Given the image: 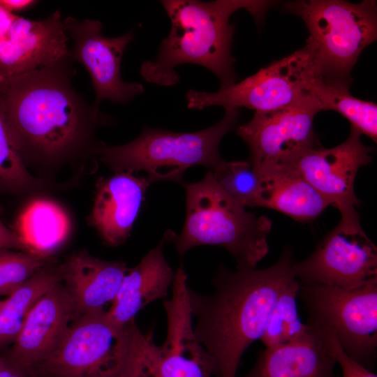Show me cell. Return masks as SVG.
<instances>
[{"label": "cell", "mask_w": 377, "mask_h": 377, "mask_svg": "<svg viewBox=\"0 0 377 377\" xmlns=\"http://www.w3.org/2000/svg\"><path fill=\"white\" fill-rule=\"evenodd\" d=\"M238 117V110H227L219 122L194 132L146 126L133 141L114 147L101 143L97 152L115 172L144 171L151 183L182 182L184 173L191 167L202 165L213 171L224 161L219 152V145Z\"/></svg>", "instance_id": "cell-6"}, {"label": "cell", "mask_w": 377, "mask_h": 377, "mask_svg": "<svg viewBox=\"0 0 377 377\" xmlns=\"http://www.w3.org/2000/svg\"><path fill=\"white\" fill-rule=\"evenodd\" d=\"M3 303V300H0V311H1Z\"/></svg>", "instance_id": "cell-36"}, {"label": "cell", "mask_w": 377, "mask_h": 377, "mask_svg": "<svg viewBox=\"0 0 377 377\" xmlns=\"http://www.w3.org/2000/svg\"><path fill=\"white\" fill-rule=\"evenodd\" d=\"M59 10L32 20L17 16L0 40V80L71 59Z\"/></svg>", "instance_id": "cell-15"}, {"label": "cell", "mask_w": 377, "mask_h": 377, "mask_svg": "<svg viewBox=\"0 0 377 377\" xmlns=\"http://www.w3.org/2000/svg\"><path fill=\"white\" fill-rule=\"evenodd\" d=\"M161 3L170 20V31L161 41L156 59L142 64V77L148 82L170 87L179 80L175 71L178 66L197 64L218 77L221 89L237 80L235 59L231 54L235 26L230 23V17L244 9L260 23L276 3L246 0H163Z\"/></svg>", "instance_id": "cell-3"}, {"label": "cell", "mask_w": 377, "mask_h": 377, "mask_svg": "<svg viewBox=\"0 0 377 377\" xmlns=\"http://www.w3.org/2000/svg\"><path fill=\"white\" fill-rule=\"evenodd\" d=\"M47 260L48 257L32 253L0 249V295H9Z\"/></svg>", "instance_id": "cell-28"}, {"label": "cell", "mask_w": 377, "mask_h": 377, "mask_svg": "<svg viewBox=\"0 0 377 377\" xmlns=\"http://www.w3.org/2000/svg\"><path fill=\"white\" fill-rule=\"evenodd\" d=\"M63 23L73 40L72 60L81 63L90 75L95 91L93 107L96 112L104 100L124 104L144 92L142 84L124 82L121 75L122 56L135 37L133 31L110 38L102 34L103 25L98 20L67 17Z\"/></svg>", "instance_id": "cell-12"}, {"label": "cell", "mask_w": 377, "mask_h": 377, "mask_svg": "<svg viewBox=\"0 0 377 377\" xmlns=\"http://www.w3.org/2000/svg\"><path fill=\"white\" fill-rule=\"evenodd\" d=\"M151 184L147 176L130 172L98 181L89 222L105 244L116 246L129 237Z\"/></svg>", "instance_id": "cell-17"}, {"label": "cell", "mask_w": 377, "mask_h": 377, "mask_svg": "<svg viewBox=\"0 0 377 377\" xmlns=\"http://www.w3.org/2000/svg\"><path fill=\"white\" fill-rule=\"evenodd\" d=\"M37 1L34 0H0V7L6 11L13 13V11H20L27 9Z\"/></svg>", "instance_id": "cell-32"}, {"label": "cell", "mask_w": 377, "mask_h": 377, "mask_svg": "<svg viewBox=\"0 0 377 377\" xmlns=\"http://www.w3.org/2000/svg\"><path fill=\"white\" fill-rule=\"evenodd\" d=\"M72 59L0 80L11 138L23 158H60L80 145L104 116L87 104L71 84Z\"/></svg>", "instance_id": "cell-2"}, {"label": "cell", "mask_w": 377, "mask_h": 377, "mask_svg": "<svg viewBox=\"0 0 377 377\" xmlns=\"http://www.w3.org/2000/svg\"><path fill=\"white\" fill-rule=\"evenodd\" d=\"M294 270L302 283L354 288L377 280V248L363 230L357 212L341 214L312 253L295 262Z\"/></svg>", "instance_id": "cell-10"}, {"label": "cell", "mask_w": 377, "mask_h": 377, "mask_svg": "<svg viewBox=\"0 0 377 377\" xmlns=\"http://www.w3.org/2000/svg\"><path fill=\"white\" fill-rule=\"evenodd\" d=\"M320 333L342 371V377H377L371 370L351 358L342 348L334 333L320 327Z\"/></svg>", "instance_id": "cell-30"}, {"label": "cell", "mask_w": 377, "mask_h": 377, "mask_svg": "<svg viewBox=\"0 0 377 377\" xmlns=\"http://www.w3.org/2000/svg\"><path fill=\"white\" fill-rule=\"evenodd\" d=\"M6 362V359L4 358V357L2 355H0V371L2 369V368L5 365Z\"/></svg>", "instance_id": "cell-35"}, {"label": "cell", "mask_w": 377, "mask_h": 377, "mask_svg": "<svg viewBox=\"0 0 377 377\" xmlns=\"http://www.w3.org/2000/svg\"><path fill=\"white\" fill-rule=\"evenodd\" d=\"M0 249H8L29 252L15 230L0 219Z\"/></svg>", "instance_id": "cell-31"}, {"label": "cell", "mask_w": 377, "mask_h": 377, "mask_svg": "<svg viewBox=\"0 0 377 377\" xmlns=\"http://www.w3.org/2000/svg\"><path fill=\"white\" fill-rule=\"evenodd\" d=\"M260 176L258 207L278 211L300 223H308L331 206L312 186L292 171L274 170Z\"/></svg>", "instance_id": "cell-21"}, {"label": "cell", "mask_w": 377, "mask_h": 377, "mask_svg": "<svg viewBox=\"0 0 377 377\" xmlns=\"http://www.w3.org/2000/svg\"><path fill=\"white\" fill-rule=\"evenodd\" d=\"M309 324L331 330L343 350L370 370L377 353V280L354 288L300 283Z\"/></svg>", "instance_id": "cell-8"}, {"label": "cell", "mask_w": 377, "mask_h": 377, "mask_svg": "<svg viewBox=\"0 0 377 377\" xmlns=\"http://www.w3.org/2000/svg\"><path fill=\"white\" fill-rule=\"evenodd\" d=\"M317 77L311 55L304 45L217 91L188 90L187 107L202 110L221 106L225 110L246 108L255 112H272L311 95V86Z\"/></svg>", "instance_id": "cell-9"}, {"label": "cell", "mask_w": 377, "mask_h": 377, "mask_svg": "<svg viewBox=\"0 0 377 377\" xmlns=\"http://www.w3.org/2000/svg\"><path fill=\"white\" fill-rule=\"evenodd\" d=\"M61 281L60 266L46 265L3 300L0 311V350L14 343L34 306Z\"/></svg>", "instance_id": "cell-23"}, {"label": "cell", "mask_w": 377, "mask_h": 377, "mask_svg": "<svg viewBox=\"0 0 377 377\" xmlns=\"http://www.w3.org/2000/svg\"><path fill=\"white\" fill-rule=\"evenodd\" d=\"M37 184L11 138L0 102V191L20 192Z\"/></svg>", "instance_id": "cell-27"}, {"label": "cell", "mask_w": 377, "mask_h": 377, "mask_svg": "<svg viewBox=\"0 0 377 377\" xmlns=\"http://www.w3.org/2000/svg\"><path fill=\"white\" fill-rule=\"evenodd\" d=\"M310 325L301 339L265 348L244 377H337L334 355L319 329Z\"/></svg>", "instance_id": "cell-20"}, {"label": "cell", "mask_w": 377, "mask_h": 377, "mask_svg": "<svg viewBox=\"0 0 377 377\" xmlns=\"http://www.w3.org/2000/svg\"><path fill=\"white\" fill-rule=\"evenodd\" d=\"M350 128L348 138L332 148L311 147L278 170L292 171L312 186L341 214L354 212L360 201L354 184L360 168L372 161V147Z\"/></svg>", "instance_id": "cell-13"}, {"label": "cell", "mask_w": 377, "mask_h": 377, "mask_svg": "<svg viewBox=\"0 0 377 377\" xmlns=\"http://www.w3.org/2000/svg\"><path fill=\"white\" fill-rule=\"evenodd\" d=\"M16 17L17 15L8 13L0 7V40L6 35Z\"/></svg>", "instance_id": "cell-34"}, {"label": "cell", "mask_w": 377, "mask_h": 377, "mask_svg": "<svg viewBox=\"0 0 377 377\" xmlns=\"http://www.w3.org/2000/svg\"><path fill=\"white\" fill-rule=\"evenodd\" d=\"M70 229V220L64 209L45 199L29 202L13 228L29 253L45 257L65 242Z\"/></svg>", "instance_id": "cell-22"}, {"label": "cell", "mask_w": 377, "mask_h": 377, "mask_svg": "<svg viewBox=\"0 0 377 377\" xmlns=\"http://www.w3.org/2000/svg\"><path fill=\"white\" fill-rule=\"evenodd\" d=\"M77 317L73 299L60 282L34 306L13 346L2 355L31 371L55 350Z\"/></svg>", "instance_id": "cell-16"}, {"label": "cell", "mask_w": 377, "mask_h": 377, "mask_svg": "<svg viewBox=\"0 0 377 377\" xmlns=\"http://www.w3.org/2000/svg\"><path fill=\"white\" fill-rule=\"evenodd\" d=\"M151 333H142L121 377H161L153 360Z\"/></svg>", "instance_id": "cell-29"}, {"label": "cell", "mask_w": 377, "mask_h": 377, "mask_svg": "<svg viewBox=\"0 0 377 377\" xmlns=\"http://www.w3.org/2000/svg\"><path fill=\"white\" fill-rule=\"evenodd\" d=\"M182 185L186 192L185 221L179 234L168 230L164 241L173 244L179 256L198 246H220L235 258L237 266L256 267L269 252L272 221L246 211L209 170L200 181Z\"/></svg>", "instance_id": "cell-4"}, {"label": "cell", "mask_w": 377, "mask_h": 377, "mask_svg": "<svg viewBox=\"0 0 377 377\" xmlns=\"http://www.w3.org/2000/svg\"><path fill=\"white\" fill-rule=\"evenodd\" d=\"M320 111L311 94L277 110L255 112L249 121L239 126L237 133L249 148V161L253 170L260 175L281 169L318 146L313 121Z\"/></svg>", "instance_id": "cell-11"}, {"label": "cell", "mask_w": 377, "mask_h": 377, "mask_svg": "<svg viewBox=\"0 0 377 377\" xmlns=\"http://www.w3.org/2000/svg\"><path fill=\"white\" fill-rule=\"evenodd\" d=\"M141 334L135 320L119 327L106 311L82 315L33 376L121 377Z\"/></svg>", "instance_id": "cell-7"}, {"label": "cell", "mask_w": 377, "mask_h": 377, "mask_svg": "<svg viewBox=\"0 0 377 377\" xmlns=\"http://www.w3.org/2000/svg\"><path fill=\"white\" fill-rule=\"evenodd\" d=\"M6 361L5 365L0 371V377H34L31 371L11 364L6 360Z\"/></svg>", "instance_id": "cell-33"}, {"label": "cell", "mask_w": 377, "mask_h": 377, "mask_svg": "<svg viewBox=\"0 0 377 377\" xmlns=\"http://www.w3.org/2000/svg\"><path fill=\"white\" fill-rule=\"evenodd\" d=\"M299 289L300 282L295 279L283 288L276 301L260 338L265 348L295 342L311 331V326L303 323L298 314L297 297Z\"/></svg>", "instance_id": "cell-25"}, {"label": "cell", "mask_w": 377, "mask_h": 377, "mask_svg": "<svg viewBox=\"0 0 377 377\" xmlns=\"http://www.w3.org/2000/svg\"><path fill=\"white\" fill-rule=\"evenodd\" d=\"M311 94L317 101L321 111L334 110L339 112L350 123V128L376 142V103L354 97L350 94L349 89L330 84L319 77L315 79L311 86Z\"/></svg>", "instance_id": "cell-24"}, {"label": "cell", "mask_w": 377, "mask_h": 377, "mask_svg": "<svg viewBox=\"0 0 377 377\" xmlns=\"http://www.w3.org/2000/svg\"><path fill=\"white\" fill-rule=\"evenodd\" d=\"M60 268L78 316L105 311L129 269L124 262L99 259L85 251L72 254Z\"/></svg>", "instance_id": "cell-18"}, {"label": "cell", "mask_w": 377, "mask_h": 377, "mask_svg": "<svg viewBox=\"0 0 377 377\" xmlns=\"http://www.w3.org/2000/svg\"><path fill=\"white\" fill-rule=\"evenodd\" d=\"M283 9L305 23L309 33L305 45L317 75L327 83L349 89L360 54L377 38L376 1L302 0L285 3Z\"/></svg>", "instance_id": "cell-5"}, {"label": "cell", "mask_w": 377, "mask_h": 377, "mask_svg": "<svg viewBox=\"0 0 377 377\" xmlns=\"http://www.w3.org/2000/svg\"><path fill=\"white\" fill-rule=\"evenodd\" d=\"M183 267L175 272L172 295L163 302L167 316L166 338L151 345V355L161 377L218 376L216 364L195 337Z\"/></svg>", "instance_id": "cell-14"}, {"label": "cell", "mask_w": 377, "mask_h": 377, "mask_svg": "<svg viewBox=\"0 0 377 377\" xmlns=\"http://www.w3.org/2000/svg\"><path fill=\"white\" fill-rule=\"evenodd\" d=\"M219 186L243 207H258L261 177L249 161H224L211 171Z\"/></svg>", "instance_id": "cell-26"}, {"label": "cell", "mask_w": 377, "mask_h": 377, "mask_svg": "<svg viewBox=\"0 0 377 377\" xmlns=\"http://www.w3.org/2000/svg\"><path fill=\"white\" fill-rule=\"evenodd\" d=\"M163 238L124 276L106 311L109 319L117 326L127 325L147 305L168 296L175 272L163 256Z\"/></svg>", "instance_id": "cell-19"}, {"label": "cell", "mask_w": 377, "mask_h": 377, "mask_svg": "<svg viewBox=\"0 0 377 377\" xmlns=\"http://www.w3.org/2000/svg\"><path fill=\"white\" fill-rule=\"evenodd\" d=\"M292 251L286 248L272 266L220 267L211 294L188 288L196 338L214 360L217 377H236L246 348L260 339L283 288L297 279Z\"/></svg>", "instance_id": "cell-1"}]
</instances>
